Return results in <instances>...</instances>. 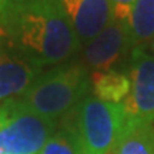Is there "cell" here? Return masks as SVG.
Wrapping results in <instances>:
<instances>
[{
	"label": "cell",
	"mask_w": 154,
	"mask_h": 154,
	"mask_svg": "<svg viewBox=\"0 0 154 154\" xmlns=\"http://www.w3.org/2000/svg\"><path fill=\"white\" fill-rule=\"evenodd\" d=\"M0 30L42 70L70 60L82 47L61 0H2Z\"/></svg>",
	"instance_id": "cell-1"
},
{
	"label": "cell",
	"mask_w": 154,
	"mask_h": 154,
	"mask_svg": "<svg viewBox=\"0 0 154 154\" xmlns=\"http://www.w3.org/2000/svg\"><path fill=\"white\" fill-rule=\"evenodd\" d=\"M91 88V76L83 64H59L44 70L20 99L36 113L60 121L86 99Z\"/></svg>",
	"instance_id": "cell-2"
},
{
	"label": "cell",
	"mask_w": 154,
	"mask_h": 154,
	"mask_svg": "<svg viewBox=\"0 0 154 154\" xmlns=\"http://www.w3.org/2000/svg\"><path fill=\"white\" fill-rule=\"evenodd\" d=\"M63 119L72 127L82 154H110L130 113L124 103H109L88 94Z\"/></svg>",
	"instance_id": "cell-3"
},
{
	"label": "cell",
	"mask_w": 154,
	"mask_h": 154,
	"mask_svg": "<svg viewBox=\"0 0 154 154\" xmlns=\"http://www.w3.org/2000/svg\"><path fill=\"white\" fill-rule=\"evenodd\" d=\"M57 124L20 97L5 100L0 106V154H40Z\"/></svg>",
	"instance_id": "cell-4"
},
{
	"label": "cell",
	"mask_w": 154,
	"mask_h": 154,
	"mask_svg": "<svg viewBox=\"0 0 154 154\" xmlns=\"http://www.w3.org/2000/svg\"><path fill=\"white\" fill-rule=\"evenodd\" d=\"M131 91L124 101L133 119L141 123H154V54L144 46H137L130 53Z\"/></svg>",
	"instance_id": "cell-5"
},
{
	"label": "cell",
	"mask_w": 154,
	"mask_h": 154,
	"mask_svg": "<svg viewBox=\"0 0 154 154\" xmlns=\"http://www.w3.org/2000/svg\"><path fill=\"white\" fill-rule=\"evenodd\" d=\"M134 44L127 23L111 19L97 36L84 44L83 57L87 69L104 72L113 69V64L126 53H131Z\"/></svg>",
	"instance_id": "cell-6"
},
{
	"label": "cell",
	"mask_w": 154,
	"mask_h": 154,
	"mask_svg": "<svg viewBox=\"0 0 154 154\" xmlns=\"http://www.w3.org/2000/svg\"><path fill=\"white\" fill-rule=\"evenodd\" d=\"M44 70L27 61L0 30V100L20 97Z\"/></svg>",
	"instance_id": "cell-7"
},
{
	"label": "cell",
	"mask_w": 154,
	"mask_h": 154,
	"mask_svg": "<svg viewBox=\"0 0 154 154\" xmlns=\"http://www.w3.org/2000/svg\"><path fill=\"white\" fill-rule=\"evenodd\" d=\"M82 46L88 43L113 19L110 0H61Z\"/></svg>",
	"instance_id": "cell-8"
},
{
	"label": "cell",
	"mask_w": 154,
	"mask_h": 154,
	"mask_svg": "<svg viewBox=\"0 0 154 154\" xmlns=\"http://www.w3.org/2000/svg\"><path fill=\"white\" fill-rule=\"evenodd\" d=\"M93 96L109 103H124L131 91V80L126 73L116 69L94 72L91 76Z\"/></svg>",
	"instance_id": "cell-9"
},
{
	"label": "cell",
	"mask_w": 154,
	"mask_h": 154,
	"mask_svg": "<svg viewBox=\"0 0 154 154\" xmlns=\"http://www.w3.org/2000/svg\"><path fill=\"white\" fill-rule=\"evenodd\" d=\"M113 154H154V126L130 116Z\"/></svg>",
	"instance_id": "cell-10"
},
{
	"label": "cell",
	"mask_w": 154,
	"mask_h": 154,
	"mask_svg": "<svg viewBox=\"0 0 154 154\" xmlns=\"http://www.w3.org/2000/svg\"><path fill=\"white\" fill-rule=\"evenodd\" d=\"M127 26L134 47L150 43L154 38V0H136Z\"/></svg>",
	"instance_id": "cell-11"
},
{
	"label": "cell",
	"mask_w": 154,
	"mask_h": 154,
	"mask_svg": "<svg viewBox=\"0 0 154 154\" xmlns=\"http://www.w3.org/2000/svg\"><path fill=\"white\" fill-rule=\"evenodd\" d=\"M40 154H82L72 127L64 119L59 121L54 133L46 141Z\"/></svg>",
	"instance_id": "cell-12"
},
{
	"label": "cell",
	"mask_w": 154,
	"mask_h": 154,
	"mask_svg": "<svg viewBox=\"0 0 154 154\" xmlns=\"http://www.w3.org/2000/svg\"><path fill=\"white\" fill-rule=\"evenodd\" d=\"M134 2H136V0H110L113 19H114V20H119V22L127 23Z\"/></svg>",
	"instance_id": "cell-13"
},
{
	"label": "cell",
	"mask_w": 154,
	"mask_h": 154,
	"mask_svg": "<svg viewBox=\"0 0 154 154\" xmlns=\"http://www.w3.org/2000/svg\"><path fill=\"white\" fill-rule=\"evenodd\" d=\"M150 49H151V53L154 54V38L151 40V42H150Z\"/></svg>",
	"instance_id": "cell-14"
},
{
	"label": "cell",
	"mask_w": 154,
	"mask_h": 154,
	"mask_svg": "<svg viewBox=\"0 0 154 154\" xmlns=\"http://www.w3.org/2000/svg\"><path fill=\"white\" fill-rule=\"evenodd\" d=\"M0 2H2V0H0Z\"/></svg>",
	"instance_id": "cell-15"
}]
</instances>
